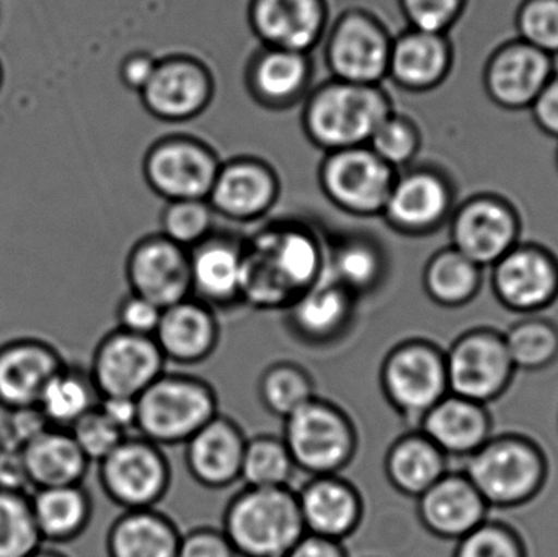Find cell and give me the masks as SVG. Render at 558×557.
<instances>
[{
	"label": "cell",
	"mask_w": 558,
	"mask_h": 557,
	"mask_svg": "<svg viewBox=\"0 0 558 557\" xmlns=\"http://www.w3.org/2000/svg\"><path fill=\"white\" fill-rule=\"evenodd\" d=\"M327 274V245L302 222L268 226L244 242L242 303L288 310Z\"/></svg>",
	"instance_id": "6da1fadb"
},
{
	"label": "cell",
	"mask_w": 558,
	"mask_h": 557,
	"mask_svg": "<svg viewBox=\"0 0 558 557\" xmlns=\"http://www.w3.org/2000/svg\"><path fill=\"white\" fill-rule=\"evenodd\" d=\"M459 470L492 510L530 506L549 481L550 463L539 441L521 432L494 434Z\"/></svg>",
	"instance_id": "7a4b0ae2"
},
{
	"label": "cell",
	"mask_w": 558,
	"mask_h": 557,
	"mask_svg": "<svg viewBox=\"0 0 558 557\" xmlns=\"http://www.w3.org/2000/svg\"><path fill=\"white\" fill-rule=\"evenodd\" d=\"M392 111V98L380 85L330 77L304 98L302 130L325 153L366 146L376 128Z\"/></svg>",
	"instance_id": "3957f363"
},
{
	"label": "cell",
	"mask_w": 558,
	"mask_h": 557,
	"mask_svg": "<svg viewBox=\"0 0 558 557\" xmlns=\"http://www.w3.org/2000/svg\"><path fill=\"white\" fill-rule=\"evenodd\" d=\"M221 530L239 557H284L305 533L298 494L245 486L228 504Z\"/></svg>",
	"instance_id": "277c9868"
},
{
	"label": "cell",
	"mask_w": 558,
	"mask_h": 557,
	"mask_svg": "<svg viewBox=\"0 0 558 557\" xmlns=\"http://www.w3.org/2000/svg\"><path fill=\"white\" fill-rule=\"evenodd\" d=\"M219 414L215 388L198 376L162 373L137 398V435L163 447L185 445Z\"/></svg>",
	"instance_id": "5b68a950"
},
{
	"label": "cell",
	"mask_w": 558,
	"mask_h": 557,
	"mask_svg": "<svg viewBox=\"0 0 558 557\" xmlns=\"http://www.w3.org/2000/svg\"><path fill=\"white\" fill-rule=\"evenodd\" d=\"M282 440L298 471L311 477L340 474L356 457L360 444L353 419L320 398L284 419Z\"/></svg>",
	"instance_id": "8992f818"
},
{
	"label": "cell",
	"mask_w": 558,
	"mask_h": 557,
	"mask_svg": "<svg viewBox=\"0 0 558 557\" xmlns=\"http://www.w3.org/2000/svg\"><path fill=\"white\" fill-rule=\"evenodd\" d=\"M390 408L418 428L426 412L449 395L445 350L428 339H407L389 350L379 372Z\"/></svg>",
	"instance_id": "52a82bcc"
},
{
	"label": "cell",
	"mask_w": 558,
	"mask_h": 557,
	"mask_svg": "<svg viewBox=\"0 0 558 557\" xmlns=\"http://www.w3.org/2000/svg\"><path fill=\"white\" fill-rule=\"evenodd\" d=\"M449 392L490 405L517 378L504 330L481 326L465 330L445 350Z\"/></svg>",
	"instance_id": "ba28073f"
},
{
	"label": "cell",
	"mask_w": 558,
	"mask_h": 557,
	"mask_svg": "<svg viewBox=\"0 0 558 557\" xmlns=\"http://www.w3.org/2000/svg\"><path fill=\"white\" fill-rule=\"evenodd\" d=\"M397 170L367 146L325 153L318 167V185L325 198L347 215L380 216L392 190Z\"/></svg>",
	"instance_id": "9c48e42d"
},
{
	"label": "cell",
	"mask_w": 558,
	"mask_h": 557,
	"mask_svg": "<svg viewBox=\"0 0 558 557\" xmlns=\"http://www.w3.org/2000/svg\"><path fill=\"white\" fill-rule=\"evenodd\" d=\"M392 39L373 12L347 10L325 33V64L338 81L380 85L389 71Z\"/></svg>",
	"instance_id": "30bf717a"
},
{
	"label": "cell",
	"mask_w": 558,
	"mask_h": 557,
	"mask_svg": "<svg viewBox=\"0 0 558 557\" xmlns=\"http://www.w3.org/2000/svg\"><path fill=\"white\" fill-rule=\"evenodd\" d=\"M170 480L162 448L141 435L124 438L98 463L101 489L124 510L156 509L169 491Z\"/></svg>",
	"instance_id": "8fae6325"
},
{
	"label": "cell",
	"mask_w": 558,
	"mask_h": 557,
	"mask_svg": "<svg viewBox=\"0 0 558 557\" xmlns=\"http://www.w3.org/2000/svg\"><path fill=\"white\" fill-rule=\"evenodd\" d=\"M221 164L205 141L177 134L149 147L144 156V179L167 202L208 199Z\"/></svg>",
	"instance_id": "7c38bea8"
},
{
	"label": "cell",
	"mask_w": 558,
	"mask_h": 557,
	"mask_svg": "<svg viewBox=\"0 0 558 557\" xmlns=\"http://www.w3.org/2000/svg\"><path fill=\"white\" fill-rule=\"evenodd\" d=\"M490 287L510 313L543 314L558 301V257L544 245L521 241L492 265Z\"/></svg>",
	"instance_id": "4fadbf2b"
},
{
	"label": "cell",
	"mask_w": 558,
	"mask_h": 557,
	"mask_svg": "<svg viewBox=\"0 0 558 557\" xmlns=\"http://www.w3.org/2000/svg\"><path fill=\"white\" fill-rule=\"evenodd\" d=\"M166 363L154 337L137 336L117 327L95 347L88 375L100 398H140L144 389L166 373Z\"/></svg>",
	"instance_id": "5bb4252c"
},
{
	"label": "cell",
	"mask_w": 558,
	"mask_h": 557,
	"mask_svg": "<svg viewBox=\"0 0 558 557\" xmlns=\"http://www.w3.org/2000/svg\"><path fill=\"white\" fill-rule=\"evenodd\" d=\"M454 192L445 175L432 167H407L393 180L384 206V221L399 234L423 238L449 222Z\"/></svg>",
	"instance_id": "9a60e30c"
},
{
	"label": "cell",
	"mask_w": 558,
	"mask_h": 557,
	"mask_svg": "<svg viewBox=\"0 0 558 557\" xmlns=\"http://www.w3.org/2000/svg\"><path fill=\"white\" fill-rule=\"evenodd\" d=\"M451 245L474 264L490 268L521 242L517 209L494 195H478L462 203L449 218Z\"/></svg>",
	"instance_id": "2e32d148"
},
{
	"label": "cell",
	"mask_w": 558,
	"mask_h": 557,
	"mask_svg": "<svg viewBox=\"0 0 558 557\" xmlns=\"http://www.w3.org/2000/svg\"><path fill=\"white\" fill-rule=\"evenodd\" d=\"M211 69L198 58L167 56L157 61L149 84L141 92L144 108L167 123H183L199 117L215 98Z\"/></svg>",
	"instance_id": "e0dca14e"
},
{
	"label": "cell",
	"mask_w": 558,
	"mask_h": 557,
	"mask_svg": "<svg viewBox=\"0 0 558 557\" xmlns=\"http://www.w3.org/2000/svg\"><path fill=\"white\" fill-rule=\"evenodd\" d=\"M131 293L166 307L192 296L189 249L162 234L146 235L131 247L126 258Z\"/></svg>",
	"instance_id": "ac0fdd59"
},
{
	"label": "cell",
	"mask_w": 558,
	"mask_h": 557,
	"mask_svg": "<svg viewBox=\"0 0 558 557\" xmlns=\"http://www.w3.org/2000/svg\"><path fill=\"white\" fill-rule=\"evenodd\" d=\"M281 183L277 170L258 159L241 156L226 160L209 192L208 202L216 215L235 222L264 218L277 205Z\"/></svg>",
	"instance_id": "d6986e66"
},
{
	"label": "cell",
	"mask_w": 558,
	"mask_h": 557,
	"mask_svg": "<svg viewBox=\"0 0 558 557\" xmlns=\"http://www.w3.org/2000/svg\"><path fill=\"white\" fill-rule=\"evenodd\" d=\"M56 346L39 337H16L0 346V409L36 408L49 379L65 365Z\"/></svg>",
	"instance_id": "ffe728a7"
},
{
	"label": "cell",
	"mask_w": 558,
	"mask_h": 557,
	"mask_svg": "<svg viewBox=\"0 0 558 557\" xmlns=\"http://www.w3.org/2000/svg\"><path fill=\"white\" fill-rule=\"evenodd\" d=\"M423 529L445 542H459L492 516V509L461 470H449L416 499Z\"/></svg>",
	"instance_id": "44dd1931"
},
{
	"label": "cell",
	"mask_w": 558,
	"mask_h": 557,
	"mask_svg": "<svg viewBox=\"0 0 558 557\" xmlns=\"http://www.w3.org/2000/svg\"><path fill=\"white\" fill-rule=\"evenodd\" d=\"M248 23L262 46L308 55L327 33V0H251Z\"/></svg>",
	"instance_id": "7402d4cb"
},
{
	"label": "cell",
	"mask_w": 558,
	"mask_h": 557,
	"mask_svg": "<svg viewBox=\"0 0 558 557\" xmlns=\"http://www.w3.org/2000/svg\"><path fill=\"white\" fill-rule=\"evenodd\" d=\"M484 77L495 104L508 110L531 108L554 77L553 56L518 39L492 55Z\"/></svg>",
	"instance_id": "603a6c76"
},
{
	"label": "cell",
	"mask_w": 558,
	"mask_h": 557,
	"mask_svg": "<svg viewBox=\"0 0 558 557\" xmlns=\"http://www.w3.org/2000/svg\"><path fill=\"white\" fill-rule=\"evenodd\" d=\"M189 252L193 298L213 310H228L242 304L244 241L231 234L213 232Z\"/></svg>",
	"instance_id": "cb8c5ba5"
},
{
	"label": "cell",
	"mask_w": 558,
	"mask_h": 557,
	"mask_svg": "<svg viewBox=\"0 0 558 557\" xmlns=\"http://www.w3.org/2000/svg\"><path fill=\"white\" fill-rule=\"evenodd\" d=\"M312 61L308 55L262 46L248 59L245 85L255 104L281 111L304 101L311 92Z\"/></svg>",
	"instance_id": "d4e9b609"
},
{
	"label": "cell",
	"mask_w": 558,
	"mask_h": 557,
	"mask_svg": "<svg viewBox=\"0 0 558 557\" xmlns=\"http://www.w3.org/2000/svg\"><path fill=\"white\" fill-rule=\"evenodd\" d=\"M295 494L305 533L344 543L363 522V497L340 474L312 476Z\"/></svg>",
	"instance_id": "484cf974"
},
{
	"label": "cell",
	"mask_w": 558,
	"mask_h": 557,
	"mask_svg": "<svg viewBox=\"0 0 558 557\" xmlns=\"http://www.w3.org/2000/svg\"><path fill=\"white\" fill-rule=\"evenodd\" d=\"M418 431L449 460L462 463L490 440L495 422L490 405L449 392L426 412Z\"/></svg>",
	"instance_id": "4316f807"
},
{
	"label": "cell",
	"mask_w": 558,
	"mask_h": 557,
	"mask_svg": "<svg viewBox=\"0 0 558 557\" xmlns=\"http://www.w3.org/2000/svg\"><path fill=\"white\" fill-rule=\"evenodd\" d=\"M244 432L232 419L218 414L185 444V463L196 483L226 489L241 481Z\"/></svg>",
	"instance_id": "83f0119b"
},
{
	"label": "cell",
	"mask_w": 558,
	"mask_h": 557,
	"mask_svg": "<svg viewBox=\"0 0 558 557\" xmlns=\"http://www.w3.org/2000/svg\"><path fill=\"white\" fill-rule=\"evenodd\" d=\"M219 334L216 310L190 296L162 310L154 339L167 362L195 365L215 353Z\"/></svg>",
	"instance_id": "f1b7e54d"
},
{
	"label": "cell",
	"mask_w": 558,
	"mask_h": 557,
	"mask_svg": "<svg viewBox=\"0 0 558 557\" xmlns=\"http://www.w3.org/2000/svg\"><path fill=\"white\" fill-rule=\"evenodd\" d=\"M356 300L351 291L325 274L286 310L292 332L312 346L340 339L353 323Z\"/></svg>",
	"instance_id": "f546056e"
},
{
	"label": "cell",
	"mask_w": 558,
	"mask_h": 557,
	"mask_svg": "<svg viewBox=\"0 0 558 557\" xmlns=\"http://www.w3.org/2000/svg\"><path fill=\"white\" fill-rule=\"evenodd\" d=\"M452 58L448 36L409 26L393 36L387 77L403 90H433L448 77Z\"/></svg>",
	"instance_id": "4dcf8cb0"
},
{
	"label": "cell",
	"mask_w": 558,
	"mask_h": 557,
	"mask_svg": "<svg viewBox=\"0 0 558 557\" xmlns=\"http://www.w3.org/2000/svg\"><path fill=\"white\" fill-rule=\"evenodd\" d=\"M33 491L84 484L90 461L65 428L48 427L22 448Z\"/></svg>",
	"instance_id": "1f68e13d"
},
{
	"label": "cell",
	"mask_w": 558,
	"mask_h": 557,
	"mask_svg": "<svg viewBox=\"0 0 558 557\" xmlns=\"http://www.w3.org/2000/svg\"><path fill=\"white\" fill-rule=\"evenodd\" d=\"M384 470L397 493L416 500L451 470V460L423 432L410 428L390 445Z\"/></svg>",
	"instance_id": "d6a6232c"
},
{
	"label": "cell",
	"mask_w": 558,
	"mask_h": 557,
	"mask_svg": "<svg viewBox=\"0 0 558 557\" xmlns=\"http://www.w3.org/2000/svg\"><path fill=\"white\" fill-rule=\"evenodd\" d=\"M182 533L156 509L124 510L107 535L108 557H177Z\"/></svg>",
	"instance_id": "836d02e7"
},
{
	"label": "cell",
	"mask_w": 558,
	"mask_h": 557,
	"mask_svg": "<svg viewBox=\"0 0 558 557\" xmlns=\"http://www.w3.org/2000/svg\"><path fill=\"white\" fill-rule=\"evenodd\" d=\"M36 526L45 545H65L84 535L94 516L90 494L82 484L32 493Z\"/></svg>",
	"instance_id": "e575fe53"
},
{
	"label": "cell",
	"mask_w": 558,
	"mask_h": 557,
	"mask_svg": "<svg viewBox=\"0 0 558 557\" xmlns=\"http://www.w3.org/2000/svg\"><path fill=\"white\" fill-rule=\"evenodd\" d=\"M386 252L366 234H347L327 244V275L360 298L386 277Z\"/></svg>",
	"instance_id": "d590c367"
},
{
	"label": "cell",
	"mask_w": 558,
	"mask_h": 557,
	"mask_svg": "<svg viewBox=\"0 0 558 557\" xmlns=\"http://www.w3.org/2000/svg\"><path fill=\"white\" fill-rule=\"evenodd\" d=\"M485 268L456 251L452 245L439 249L423 268L422 283L426 296L446 310L468 306L484 288Z\"/></svg>",
	"instance_id": "8d00e7d4"
},
{
	"label": "cell",
	"mask_w": 558,
	"mask_h": 557,
	"mask_svg": "<svg viewBox=\"0 0 558 557\" xmlns=\"http://www.w3.org/2000/svg\"><path fill=\"white\" fill-rule=\"evenodd\" d=\"M100 401L88 370L65 363L46 385L38 409L49 427L69 428Z\"/></svg>",
	"instance_id": "74e56055"
},
{
	"label": "cell",
	"mask_w": 558,
	"mask_h": 557,
	"mask_svg": "<svg viewBox=\"0 0 558 557\" xmlns=\"http://www.w3.org/2000/svg\"><path fill=\"white\" fill-rule=\"evenodd\" d=\"M508 353L517 372L537 373L558 362V324L531 314L504 330Z\"/></svg>",
	"instance_id": "f35d334b"
},
{
	"label": "cell",
	"mask_w": 558,
	"mask_h": 557,
	"mask_svg": "<svg viewBox=\"0 0 558 557\" xmlns=\"http://www.w3.org/2000/svg\"><path fill=\"white\" fill-rule=\"evenodd\" d=\"M258 395L264 408L282 421L317 398L314 379L304 366L294 362H277L268 366L258 382Z\"/></svg>",
	"instance_id": "ab89813d"
},
{
	"label": "cell",
	"mask_w": 558,
	"mask_h": 557,
	"mask_svg": "<svg viewBox=\"0 0 558 557\" xmlns=\"http://www.w3.org/2000/svg\"><path fill=\"white\" fill-rule=\"evenodd\" d=\"M295 468L282 437L257 435L247 438L241 481L248 487H289Z\"/></svg>",
	"instance_id": "60d3db41"
},
{
	"label": "cell",
	"mask_w": 558,
	"mask_h": 557,
	"mask_svg": "<svg viewBox=\"0 0 558 557\" xmlns=\"http://www.w3.org/2000/svg\"><path fill=\"white\" fill-rule=\"evenodd\" d=\"M29 496L0 489V557H28L45 545Z\"/></svg>",
	"instance_id": "b9f144b4"
},
{
	"label": "cell",
	"mask_w": 558,
	"mask_h": 557,
	"mask_svg": "<svg viewBox=\"0 0 558 557\" xmlns=\"http://www.w3.org/2000/svg\"><path fill=\"white\" fill-rule=\"evenodd\" d=\"M216 216L208 199L167 202L160 216V234L190 251L215 232Z\"/></svg>",
	"instance_id": "7bdbcfd3"
},
{
	"label": "cell",
	"mask_w": 558,
	"mask_h": 557,
	"mask_svg": "<svg viewBox=\"0 0 558 557\" xmlns=\"http://www.w3.org/2000/svg\"><path fill=\"white\" fill-rule=\"evenodd\" d=\"M366 146L387 166L399 172L412 166L422 147V134L409 117L393 110L376 128Z\"/></svg>",
	"instance_id": "ee69618b"
},
{
	"label": "cell",
	"mask_w": 558,
	"mask_h": 557,
	"mask_svg": "<svg viewBox=\"0 0 558 557\" xmlns=\"http://www.w3.org/2000/svg\"><path fill=\"white\" fill-rule=\"evenodd\" d=\"M452 557H531L526 540L511 523L488 517L456 542Z\"/></svg>",
	"instance_id": "f6af8a7d"
},
{
	"label": "cell",
	"mask_w": 558,
	"mask_h": 557,
	"mask_svg": "<svg viewBox=\"0 0 558 557\" xmlns=\"http://www.w3.org/2000/svg\"><path fill=\"white\" fill-rule=\"evenodd\" d=\"M517 23L521 41L546 55H558V0H524Z\"/></svg>",
	"instance_id": "bcb514c9"
},
{
	"label": "cell",
	"mask_w": 558,
	"mask_h": 557,
	"mask_svg": "<svg viewBox=\"0 0 558 557\" xmlns=\"http://www.w3.org/2000/svg\"><path fill=\"white\" fill-rule=\"evenodd\" d=\"M69 432L90 463H100L128 437L98 409V404L78 419Z\"/></svg>",
	"instance_id": "7dc6e473"
},
{
	"label": "cell",
	"mask_w": 558,
	"mask_h": 557,
	"mask_svg": "<svg viewBox=\"0 0 558 557\" xmlns=\"http://www.w3.org/2000/svg\"><path fill=\"white\" fill-rule=\"evenodd\" d=\"M410 28L442 33L461 19L468 0H399Z\"/></svg>",
	"instance_id": "c3c4849f"
},
{
	"label": "cell",
	"mask_w": 558,
	"mask_h": 557,
	"mask_svg": "<svg viewBox=\"0 0 558 557\" xmlns=\"http://www.w3.org/2000/svg\"><path fill=\"white\" fill-rule=\"evenodd\" d=\"M160 316H162V307L140 294L131 293V291L118 303V329L126 330V332L154 337L157 326H159Z\"/></svg>",
	"instance_id": "681fc988"
},
{
	"label": "cell",
	"mask_w": 558,
	"mask_h": 557,
	"mask_svg": "<svg viewBox=\"0 0 558 557\" xmlns=\"http://www.w3.org/2000/svg\"><path fill=\"white\" fill-rule=\"evenodd\" d=\"M177 557H239L222 530L202 529L182 535Z\"/></svg>",
	"instance_id": "f907efd6"
},
{
	"label": "cell",
	"mask_w": 558,
	"mask_h": 557,
	"mask_svg": "<svg viewBox=\"0 0 558 557\" xmlns=\"http://www.w3.org/2000/svg\"><path fill=\"white\" fill-rule=\"evenodd\" d=\"M5 435L0 440L13 447L23 448L33 438L38 437L41 432L49 427L45 415L36 408L15 409L7 411Z\"/></svg>",
	"instance_id": "816d5d0a"
},
{
	"label": "cell",
	"mask_w": 558,
	"mask_h": 557,
	"mask_svg": "<svg viewBox=\"0 0 558 557\" xmlns=\"http://www.w3.org/2000/svg\"><path fill=\"white\" fill-rule=\"evenodd\" d=\"M0 489L32 494L22 448L0 440Z\"/></svg>",
	"instance_id": "f5cc1de1"
},
{
	"label": "cell",
	"mask_w": 558,
	"mask_h": 557,
	"mask_svg": "<svg viewBox=\"0 0 558 557\" xmlns=\"http://www.w3.org/2000/svg\"><path fill=\"white\" fill-rule=\"evenodd\" d=\"M159 59L147 51H136L128 55L120 64V78L128 90L141 92L149 84Z\"/></svg>",
	"instance_id": "db71d44e"
},
{
	"label": "cell",
	"mask_w": 558,
	"mask_h": 557,
	"mask_svg": "<svg viewBox=\"0 0 558 557\" xmlns=\"http://www.w3.org/2000/svg\"><path fill=\"white\" fill-rule=\"evenodd\" d=\"M531 110L537 126L558 140V75L550 78L549 84L531 105Z\"/></svg>",
	"instance_id": "11a10c76"
},
{
	"label": "cell",
	"mask_w": 558,
	"mask_h": 557,
	"mask_svg": "<svg viewBox=\"0 0 558 557\" xmlns=\"http://www.w3.org/2000/svg\"><path fill=\"white\" fill-rule=\"evenodd\" d=\"M98 409L128 435L137 428V398L107 396L98 401Z\"/></svg>",
	"instance_id": "9f6ffc18"
},
{
	"label": "cell",
	"mask_w": 558,
	"mask_h": 557,
	"mask_svg": "<svg viewBox=\"0 0 558 557\" xmlns=\"http://www.w3.org/2000/svg\"><path fill=\"white\" fill-rule=\"evenodd\" d=\"M284 557H350L343 542L304 533Z\"/></svg>",
	"instance_id": "6f0895ef"
},
{
	"label": "cell",
	"mask_w": 558,
	"mask_h": 557,
	"mask_svg": "<svg viewBox=\"0 0 558 557\" xmlns=\"http://www.w3.org/2000/svg\"><path fill=\"white\" fill-rule=\"evenodd\" d=\"M28 557H69L64 555V553L58 552V549L52 548L49 545H43L41 548L36 549L32 556Z\"/></svg>",
	"instance_id": "680465c9"
},
{
	"label": "cell",
	"mask_w": 558,
	"mask_h": 557,
	"mask_svg": "<svg viewBox=\"0 0 558 557\" xmlns=\"http://www.w3.org/2000/svg\"><path fill=\"white\" fill-rule=\"evenodd\" d=\"M0 84H2V69H0Z\"/></svg>",
	"instance_id": "91938a15"
},
{
	"label": "cell",
	"mask_w": 558,
	"mask_h": 557,
	"mask_svg": "<svg viewBox=\"0 0 558 557\" xmlns=\"http://www.w3.org/2000/svg\"><path fill=\"white\" fill-rule=\"evenodd\" d=\"M557 164H558V153H557Z\"/></svg>",
	"instance_id": "94428289"
}]
</instances>
